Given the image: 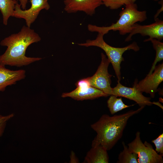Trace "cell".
Wrapping results in <instances>:
<instances>
[{
    "label": "cell",
    "instance_id": "1",
    "mask_svg": "<svg viewBox=\"0 0 163 163\" xmlns=\"http://www.w3.org/2000/svg\"><path fill=\"white\" fill-rule=\"evenodd\" d=\"M34 30L24 26L18 33L13 34L2 40L0 45L6 46L7 50L0 56V66L9 65L20 67L28 65L42 59L25 56L27 49L31 44L41 40Z\"/></svg>",
    "mask_w": 163,
    "mask_h": 163
},
{
    "label": "cell",
    "instance_id": "2",
    "mask_svg": "<svg viewBox=\"0 0 163 163\" xmlns=\"http://www.w3.org/2000/svg\"><path fill=\"white\" fill-rule=\"evenodd\" d=\"M144 107H141L136 110H130L113 116L102 115L97 121L91 125V128L97 133L92 144L100 145L107 151L111 149L121 138L129 119Z\"/></svg>",
    "mask_w": 163,
    "mask_h": 163
},
{
    "label": "cell",
    "instance_id": "3",
    "mask_svg": "<svg viewBox=\"0 0 163 163\" xmlns=\"http://www.w3.org/2000/svg\"><path fill=\"white\" fill-rule=\"evenodd\" d=\"M125 6V8L120 13L119 18L115 23L107 27H99L89 24L88 26V30L104 35L110 30L118 31L120 35H124L129 33L132 26L134 24L144 21L147 18L146 11L138 10L137 5L135 3Z\"/></svg>",
    "mask_w": 163,
    "mask_h": 163
},
{
    "label": "cell",
    "instance_id": "4",
    "mask_svg": "<svg viewBox=\"0 0 163 163\" xmlns=\"http://www.w3.org/2000/svg\"><path fill=\"white\" fill-rule=\"evenodd\" d=\"M102 34L98 33L95 39L93 40H88L84 43L78 44V45L88 47L95 46L102 49L105 53L107 58L110 60L115 71L118 81L121 79L120 64L124 61L123 56V53L126 51L133 50L136 52L140 48L135 42L123 47H115L107 44L104 40Z\"/></svg>",
    "mask_w": 163,
    "mask_h": 163
},
{
    "label": "cell",
    "instance_id": "5",
    "mask_svg": "<svg viewBox=\"0 0 163 163\" xmlns=\"http://www.w3.org/2000/svg\"><path fill=\"white\" fill-rule=\"evenodd\" d=\"M140 135V132H137L135 139L128 144L129 151L137 155L138 163H162L163 155L158 154L152 145L147 141L143 143Z\"/></svg>",
    "mask_w": 163,
    "mask_h": 163
},
{
    "label": "cell",
    "instance_id": "6",
    "mask_svg": "<svg viewBox=\"0 0 163 163\" xmlns=\"http://www.w3.org/2000/svg\"><path fill=\"white\" fill-rule=\"evenodd\" d=\"M101 60L95 73L88 77L91 86L98 89L109 95H112L111 87L112 75L108 72L110 60L103 53H101Z\"/></svg>",
    "mask_w": 163,
    "mask_h": 163
},
{
    "label": "cell",
    "instance_id": "7",
    "mask_svg": "<svg viewBox=\"0 0 163 163\" xmlns=\"http://www.w3.org/2000/svg\"><path fill=\"white\" fill-rule=\"evenodd\" d=\"M154 71L139 82L136 79L133 85L142 93L149 94L152 98L155 97L158 88L163 80V63L156 66Z\"/></svg>",
    "mask_w": 163,
    "mask_h": 163
},
{
    "label": "cell",
    "instance_id": "8",
    "mask_svg": "<svg viewBox=\"0 0 163 163\" xmlns=\"http://www.w3.org/2000/svg\"><path fill=\"white\" fill-rule=\"evenodd\" d=\"M31 6L27 10H22L17 3L15 6L12 17L24 19L27 27H30L37 19L40 11L43 9L48 10L50 8L49 0H29Z\"/></svg>",
    "mask_w": 163,
    "mask_h": 163
},
{
    "label": "cell",
    "instance_id": "9",
    "mask_svg": "<svg viewBox=\"0 0 163 163\" xmlns=\"http://www.w3.org/2000/svg\"><path fill=\"white\" fill-rule=\"evenodd\" d=\"M129 33L125 40L126 42L131 40L132 37L137 34L161 41L163 38V21L157 18L155 22L149 25H141L136 23L132 26Z\"/></svg>",
    "mask_w": 163,
    "mask_h": 163
},
{
    "label": "cell",
    "instance_id": "10",
    "mask_svg": "<svg viewBox=\"0 0 163 163\" xmlns=\"http://www.w3.org/2000/svg\"><path fill=\"white\" fill-rule=\"evenodd\" d=\"M112 95L117 97H122L132 100L141 107L151 106L154 103L150 101L151 98L144 96L142 93L133 86L132 88L126 87L122 85L120 81H117V84L112 88Z\"/></svg>",
    "mask_w": 163,
    "mask_h": 163
},
{
    "label": "cell",
    "instance_id": "11",
    "mask_svg": "<svg viewBox=\"0 0 163 163\" xmlns=\"http://www.w3.org/2000/svg\"><path fill=\"white\" fill-rule=\"evenodd\" d=\"M64 10L68 13L81 11L92 16L96 9L103 5L102 0H64Z\"/></svg>",
    "mask_w": 163,
    "mask_h": 163
},
{
    "label": "cell",
    "instance_id": "12",
    "mask_svg": "<svg viewBox=\"0 0 163 163\" xmlns=\"http://www.w3.org/2000/svg\"><path fill=\"white\" fill-rule=\"evenodd\" d=\"M109 96L101 90L91 86L88 88H83L77 87L70 92L62 93L61 97H69L76 100L83 101Z\"/></svg>",
    "mask_w": 163,
    "mask_h": 163
},
{
    "label": "cell",
    "instance_id": "13",
    "mask_svg": "<svg viewBox=\"0 0 163 163\" xmlns=\"http://www.w3.org/2000/svg\"><path fill=\"white\" fill-rule=\"evenodd\" d=\"M25 73L24 70H11L5 66H0V91H4L7 86L15 84L17 81L24 78Z\"/></svg>",
    "mask_w": 163,
    "mask_h": 163
},
{
    "label": "cell",
    "instance_id": "14",
    "mask_svg": "<svg viewBox=\"0 0 163 163\" xmlns=\"http://www.w3.org/2000/svg\"><path fill=\"white\" fill-rule=\"evenodd\" d=\"M92 147L85 158L84 163H108L109 157L107 150L99 144H92Z\"/></svg>",
    "mask_w": 163,
    "mask_h": 163
},
{
    "label": "cell",
    "instance_id": "15",
    "mask_svg": "<svg viewBox=\"0 0 163 163\" xmlns=\"http://www.w3.org/2000/svg\"><path fill=\"white\" fill-rule=\"evenodd\" d=\"M18 3L16 0H0V11L2 15L3 24L6 25L10 16H12L15 6Z\"/></svg>",
    "mask_w": 163,
    "mask_h": 163
},
{
    "label": "cell",
    "instance_id": "16",
    "mask_svg": "<svg viewBox=\"0 0 163 163\" xmlns=\"http://www.w3.org/2000/svg\"><path fill=\"white\" fill-rule=\"evenodd\" d=\"M150 41L156 51V56L151 68L148 75L152 74L158 62L163 59V43L157 39L149 38L145 40L144 42Z\"/></svg>",
    "mask_w": 163,
    "mask_h": 163
},
{
    "label": "cell",
    "instance_id": "17",
    "mask_svg": "<svg viewBox=\"0 0 163 163\" xmlns=\"http://www.w3.org/2000/svg\"><path fill=\"white\" fill-rule=\"evenodd\" d=\"M107 101V106L110 113L113 114L123 109L134 105H127L123 102L122 98H117V96L111 95Z\"/></svg>",
    "mask_w": 163,
    "mask_h": 163
},
{
    "label": "cell",
    "instance_id": "18",
    "mask_svg": "<svg viewBox=\"0 0 163 163\" xmlns=\"http://www.w3.org/2000/svg\"><path fill=\"white\" fill-rule=\"evenodd\" d=\"M123 149L119 154L117 163H138L137 155L134 153L130 152L128 147L124 142H122Z\"/></svg>",
    "mask_w": 163,
    "mask_h": 163
},
{
    "label": "cell",
    "instance_id": "19",
    "mask_svg": "<svg viewBox=\"0 0 163 163\" xmlns=\"http://www.w3.org/2000/svg\"><path fill=\"white\" fill-rule=\"evenodd\" d=\"M103 4L112 10L117 9L123 5L135 3L136 0H102Z\"/></svg>",
    "mask_w": 163,
    "mask_h": 163
},
{
    "label": "cell",
    "instance_id": "20",
    "mask_svg": "<svg viewBox=\"0 0 163 163\" xmlns=\"http://www.w3.org/2000/svg\"><path fill=\"white\" fill-rule=\"evenodd\" d=\"M155 145V151L160 154L163 155V133L160 135L155 139L152 141Z\"/></svg>",
    "mask_w": 163,
    "mask_h": 163
},
{
    "label": "cell",
    "instance_id": "21",
    "mask_svg": "<svg viewBox=\"0 0 163 163\" xmlns=\"http://www.w3.org/2000/svg\"><path fill=\"white\" fill-rule=\"evenodd\" d=\"M13 113L6 116L0 114V138L4 133L7 123L8 121L14 117Z\"/></svg>",
    "mask_w": 163,
    "mask_h": 163
},
{
    "label": "cell",
    "instance_id": "22",
    "mask_svg": "<svg viewBox=\"0 0 163 163\" xmlns=\"http://www.w3.org/2000/svg\"><path fill=\"white\" fill-rule=\"evenodd\" d=\"M75 85L77 87L79 88H87L91 86L88 78L78 81Z\"/></svg>",
    "mask_w": 163,
    "mask_h": 163
},
{
    "label": "cell",
    "instance_id": "23",
    "mask_svg": "<svg viewBox=\"0 0 163 163\" xmlns=\"http://www.w3.org/2000/svg\"><path fill=\"white\" fill-rule=\"evenodd\" d=\"M70 158V161H69V163H78L79 162V160L76 156L75 152L72 151L71 152Z\"/></svg>",
    "mask_w": 163,
    "mask_h": 163
},
{
    "label": "cell",
    "instance_id": "24",
    "mask_svg": "<svg viewBox=\"0 0 163 163\" xmlns=\"http://www.w3.org/2000/svg\"><path fill=\"white\" fill-rule=\"evenodd\" d=\"M158 3L161 5V7L158 10L156 14H155L154 16V19L155 20H156L157 18L158 17L159 15V14L163 11V0H161L159 1Z\"/></svg>",
    "mask_w": 163,
    "mask_h": 163
},
{
    "label": "cell",
    "instance_id": "25",
    "mask_svg": "<svg viewBox=\"0 0 163 163\" xmlns=\"http://www.w3.org/2000/svg\"><path fill=\"white\" fill-rule=\"evenodd\" d=\"M20 3V5L23 10H24L26 8V5L28 0H18Z\"/></svg>",
    "mask_w": 163,
    "mask_h": 163
},
{
    "label": "cell",
    "instance_id": "26",
    "mask_svg": "<svg viewBox=\"0 0 163 163\" xmlns=\"http://www.w3.org/2000/svg\"><path fill=\"white\" fill-rule=\"evenodd\" d=\"M153 0L155 1H159L160 0Z\"/></svg>",
    "mask_w": 163,
    "mask_h": 163
}]
</instances>
